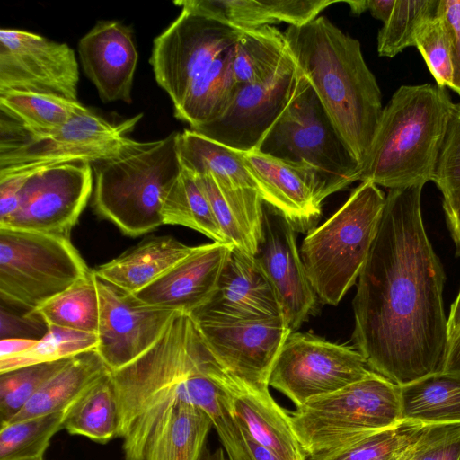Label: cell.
Masks as SVG:
<instances>
[{
  "label": "cell",
  "mask_w": 460,
  "mask_h": 460,
  "mask_svg": "<svg viewBox=\"0 0 460 460\" xmlns=\"http://www.w3.org/2000/svg\"><path fill=\"white\" fill-rule=\"evenodd\" d=\"M195 247L172 236H152L99 265L93 272L123 293L133 295L191 253Z\"/></svg>",
  "instance_id": "cell-26"
},
{
  "label": "cell",
  "mask_w": 460,
  "mask_h": 460,
  "mask_svg": "<svg viewBox=\"0 0 460 460\" xmlns=\"http://www.w3.org/2000/svg\"><path fill=\"white\" fill-rule=\"evenodd\" d=\"M196 176L227 243L255 256L265 206L258 190L220 182L209 173Z\"/></svg>",
  "instance_id": "cell-24"
},
{
  "label": "cell",
  "mask_w": 460,
  "mask_h": 460,
  "mask_svg": "<svg viewBox=\"0 0 460 460\" xmlns=\"http://www.w3.org/2000/svg\"><path fill=\"white\" fill-rule=\"evenodd\" d=\"M439 0H396L388 21L377 35L380 57L394 58L414 46L422 24L437 13Z\"/></svg>",
  "instance_id": "cell-40"
},
{
  "label": "cell",
  "mask_w": 460,
  "mask_h": 460,
  "mask_svg": "<svg viewBox=\"0 0 460 460\" xmlns=\"http://www.w3.org/2000/svg\"><path fill=\"white\" fill-rule=\"evenodd\" d=\"M431 181L443 197L460 190V102L452 104Z\"/></svg>",
  "instance_id": "cell-45"
},
{
  "label": "cell",
  "mask_w": 460,
  "mask_h": 460,
  "mask_svg": "<svg viewBox=\"0 0 460 460\" xmlns=\"http://www.w3.org/2000/svg\"><path fill=\"white\" fill-rule=\"evenodd\" d=\"M31 313L47 326L98 333L100 304L93 272Z\"/></svg>",
  "instance_id": "cell-36"
},
{
  "label": "cell",
  "mask_w": 460,
  "mask_h": 460,
  "mask_svg": "<svg viewBox=\"0 0 460 460\" xmlns=\"http://www.w3.org/2000/svg\"><path fill=\"white\" fill-rule=\"evenodd\" d=\"M402 454H403V453H402ZM398 460H407V459L403 458V457H402V455Z\"/></svg>",
  "instance_id": "cell-56"
},
{
  "label": "cell",
  "mask_w": 460,
  "mask_h": 460,
  "mask_svg": "<svg viewBox=\"0 0 460 460\" xmlns=\"http://www.w3.org/2000/svg\"><path fill=\"white\" fill-rule=\"evenodd\" d=\"M78 53L102 102H131L138 54L130 28L118 21H100L79 40Z\"/></svg>",
  "instance_id": "cell-21"
},
{
  "label": "cell",
  "mask_w": 460,
  "mask_h": 460,
  "mask_svg": "<svg viewBox=\"0 0 460 460\" xmlns=\"http://www.w3.org/2000/svg\"><path fill=\"white\" fill-rule=\"evenodd\" d=\"M307 460H318L404 421L400 386L372 371L289 411Z\"/></svg>",
  "instance_id": "cell-6"
},
{
  "label": "cell",
  "mask_w": 460,
  "mask_h": 460,
  "mask_svg": "<svg viewBox=\"0 0 460 460\" xmlns=\"http://www.w3.org/2000/svg\"><path fill=\"white\" fill-rule=\"evenodd\" d=\"M232 246L218 242L196 246L154 282L130 296L145 305L193 314L216 295Z\"/></svg>",
  "instance_id": "cell-20"
},
{
  "label": "cell",
  "mask_w": 460,
  "mask_h": 460,
  "mask_svg": "<svg viewBox=\"0 0 460 460\" xmlns=\"http://www.w3.org/2000/svg\"><path fill=\"white\" fill-rule=\"evenodd\" d=\"M396 0H367L371 15L385 23L392 14Z\"/></svg>",
  "instance_id": "cell-51"
},
{
  "label": "cell",
  "mask_w": 460,
  "mask_h": 460,
  "mask_svg": "<svg viewBox=\"0 0 460 460\" xmlns=\"http://www.w3.org/2000/svg\"><path fill=\"white\" fill-rule=\"evenodd\" d=\"M230 409L243 431L282 460H307L294 432L289 412L269 388L247 385L226 369L220 377Z\"/></svg>",
  "instance_id": "cell-22"
},
{
  "label": "cell",
  "mask_w": 460,
  "mask_h": 460,
  "mask_svg": "<svg viewBox=\"0 0 460 460\" xmlns=\"http://www.w3.org/2000/svg\"><path fill=\"white\" fill-rule=\"evenodd\" d=\"M177 133L137 141L121 154L93 164L94 210L125 235L137 237L164 225L163 203L181 171Z\"/></svg>",
  "instance_id": "cell-5"
},
{
  "label": "cell",
  "mask_w": 460,
  "mask_h": 460,
  "mask_svg": "<svg viewBox=\"0 0 460 460\" xmlns=\"http://www.w3.org/2000/svg\"><path fill=\"white\" fill-rule=\"evenodd\" d=\"M91 273L70 238L0 228V296L5 303L32 312Z\"/></svg>",
  "instance_id": "cell-9"
},
{
  "label": "cell",
  "mask_w": 460,
  "mask_h": 460,
  "mask_svg": "<svg viewBox=\"0 0 460 460\" xmlns=\"http://www.w3.org/2000/svg\"><path fill=\"white\" fill-rule=\"evenodd\" d=\"M385 195L362 181L345 203L307 232L300 255L307 279L323 304L337 305L356 283L376 237Z\"/></svg>",
  "instance_id": "cell-7"
},
{
  "label": "cell",
  "mask_w": 460,
  "mask_h": 460,
  "mask_svg": "<svg viewBox=\"0 0 460 460\" xmlns=\"http://www.w3.org/2000/svg\"><path fill=\"white\" fill-rule=\"evenodd\" d=\"M95 283L100 304L96 350L112 372L146 352L180 312L142 305L96 276Z\"/></svg>",
  "instance_id": "cell-17"
},
{
  "label": "cell",
  "mask_w": 460,
  "mask_h": 460,
  "mask_svg": "<svg viewBox=\"0 0 460 460\" xmlns=\"http://www.w3.org/2000/svg\"><path fill=\"white\" fill-rule=\"evenodd\" d=\"M29 173L19 193L12 228L70 238L93 190L92 164L70 162L41 168H17Z\"/></svg>",
  "instance_id": "cell-13"
},
{
  "label": "cell",
  "mask_w": 460,
  "mask_h": 460,
  "mask_svg": "<svg viewBox=\"0 0 460 460\" xmlns=\"http://www.w3.org/2000/svg\"><path fill=\"white\" fill-rule=\"evenodd\" d=\"M79 69L66 43L18 29L0 31V92L31 91L78 100Z\"/></svg>",
  "instance_id": "cell-15"
},
{
  "label": "cell",
  "mask_w": 460,
  "mask_h": 460,
  "mask_svg": "<svg viewBox=\"0 0 460 460\" xmlns=\"http://www.w3.org/2000/svg\"><path fill=\"white\" fill-rule=\"evenodd\" d=\"M197 313L234 319L285 318L278 295L255 257L234 246L216 295Z\"/></svg>",
  "instance_id": "cell-23"
},
{
  "label": "cell",
  "mask_w": 460,
  "mask_h": 460,
  "mask_svg": "<svg viewBox=\"0 0 460 460\" xmlns=\"http://www.w3.org/2000/svg\"><path fill=\"white\" fill-rule=\"evenodd\" d=\"M176 142L182 168L196 175L209 173L226 184L257 190L239 151L193 129L178 132Z\"/></svg>",
  "instance_id": "cell-32"
},
{
  "label": "cell",
  "mask_w": 460,
  "mask_h": 460,
  "mask_svg": "<svg viewBox=\"0 0 460 460\" xmlns=\"http://www.w3.org/2000/svg\"><path fill=\"white\" fill-rule=\"evenodd\" d=\"M216 361L193 316L178 313L146 352L111 372L124 460H144L156 426L178 404L192 405L199 385Z\"/></svg>",
  "instance_id": "cell-2"
},
{
  "label": "cell",
  "mask_w": 460,
  "mask_h": 460,
  "mask_svg": "<svg viewBox=\"0 0 460 460\" xmlns=\"http://www.w3.org/2000/svg\"><path fill=\"white\" fill-rule=\"evenodd\" d=\"M212 428L210 418L201 408L178 404L153 431L144 460H199Z\"/></svg>",
  "instance_id": "cell-30"
},
{
  "label": "cell",
  "mask_w": 460,
  "mask_h": 460,
  "mask_svg": "<svg viewBox=\"0 0 460 460\" xmlns=\"http://www.w3.org/2000/svg\"><path fill=\"white\" fill-rule=\"evenodd\" d=\"M336 0H182L175 4L247 30L286 22L301 26L317 18Z\"/></svg>",
  "instance_id": "cell-25"
},
{
  "label": "cell",
  "mask_w": 460,
  "mask_h": 460,
  "mask_svg": "<svg viewBox=\"0 0 460 460\" xmlns=\"http://www.w3.org/2000/svg\"><path fill=\"white\" fill-rule=\"evenodd\" d=\"M296 232L286 217L265 204L262 236L254 257L272 284L292 332L312 314L317 297L305 273Z\"/></svg>",
  "instance_id": "cell-19"
},
{
  "label": "cell",
  "mask_w": 460,
  "mask_h": 460,
  "mask_svg": "<svg viewBox=\"0 0 460 460\" xmlns=\"http://www.w3.org/2000/svg\"><path fill=\"white\" fill-rule=\"evenodd\" d=\"M0 132L41 134L90 111L78 100L31 91L0 92Z\"/></svg>",
  "instance_id": "cell-27"
},
{
  "label": "cell",
  "mask_w": 460,
  "mask_h": 460,
  "mask_svg": "<svg viewBox=\"0 0 460 460\" xmlns=\"http://www.w3.org/2000/svg\"><path fill=\"white\" fill-rule=\"evenodd\" d=\"M142 116L112 123L90 110L46 133H1L0 170L110 159L137 144L128 135Z\"/></svg>",
  "instance_id": "cell-10"
},
{
  "label": "cell",
  "mask_w": 460,
  "mask_h": 460,
  "mask_svg": "<svg viewBox=\"0 0 460 460\" xmlns=\"http://www.w3.org/2000/svg\"><path fill=\"white\" fill-rule=\"evenodd\" d=\"M69 360L34 364L0 373L1 423L10 421L40 386Z\"/></svg>",
  "instance_id": "cell-41"
},
{
  "label": "cell",
  "mask_w": 460,
  "mask_h": 460,
  "mask_svg": "<svg viewBox=\"0 0 460 460\" xmlns=\"http://www.w3.org/2000/svg\"><path fill=\"white\" fill-rule=\"evenodd\" d=\"M283 33L297 67L360 165L384 107L359 41L324 16L301 26L290 25Z\"/></svg>",
  "instance_id": "cell-3"
},
{
  "label": "cell",
  "mask_w": 460,
  "mask_h": 460,
  "mask_svg": "<svg viewBox=\"0 0 460 460\" xmlns=\"http://www.w3.org/2000/svg\"><path fill=\"white\" fill-rule=\"evenodd\" d=\"M38 340L26 338H7L0 341V358L22 354L37 343Z\"/></svg>",
  "instance_id": "cell-49"
},
{
  "label": "cell",
  "mask_w": 460,
  "mask_h": 460,
  "mask_svg": "<svg viewBox=\"0 0 460 460\" xmlns=\"http://www.w3.org/2000/svg\"><path fill=\"white\" fill-rule=\"evenodd\" d=\"M243 434L245 436L253 460H282L274 453L255 442L247 434L244 432Z\"/></svg>",
  "instance_id": "cell-53"
},
{
  "label": "cell",
  "mask_w": 460,
  "mask_h": 460,
  "mask_svg": "<svg viewBox=\"0 0 460 460\" xmlns=\"http://www.w3.org/2000/svg\"><path fill=\"white\" fill-rule=\"evenodd\" d=\"M1 339L26 338L31 339L28 333H33L40 330V322L38 316L27 313L22 317H18L2 307L1 312Z\"/></svg>",
  "instance_id": "cell-47"
},
{
  "label": "cell",
  "mask_w": 460,
  "mask_h": 460,
  "mask_svg": "<svg viewBox=\"0 0 460 460\" xmlns=\"http://www.w3.org/2000/svg\"><path fill=\"white\" fill-rule=\"evenodd\" d=\"M199 460H229L225 449L217 447L214 451L205 447Z\"/></svg>",
  "instance_id": "cell-54"
},
{
  "label": "cell",
  "mask_w": 460,
  "mask_h": 460,
  "mask_svg": "<svg viewBox=\"0 0 460 460\" xmlns=\"http://www.w3.org/2000/svg\"><path fill=\"white\" fill-rule=\"evenodd\" d=\"M423 187L388 190L353 299L354 347L399 386L443 372L449 345L446 274L425 230Z\"/></svg>",
  "instance_id": "cell-1"
},
{
  "label": "cell",
  "mask_w": 460,
  "mask_h": 460,
  "mask_svg": "<svg viewBox=\"0 0 460 460\" xmlns=\"http://www.w3.org/2000/svg\"><path fill=\"white\" fill-rule=\"evenodd\" d=\"M297 77L293 58L265 82L239 84L223 115L193 130L239 152L256 150L289 103Z\"/></svg>",
  "instance_id": "cell-16"
},
{
  "label": "cell",
  "mask_w": 460,
  "mask_h": 460,
  "mask_svg": "<svg viewBox=\"0 0 460 460\" xmlns=\"http://www.w3.org/2000/svg\"><path fill=\"white\" fill-rule=\"evenodd\" d=\"M220 364L247 385L268 389L280 350L291 333L284 317L234 319L191 314Z\"/></svg>",
  "instance_id": "cell-14"
},
{
  "label": "cell",
  "mask_w": 460,
  "mask_h": 460,
  "mask_svg": "<svg viewBox=\"0 0 460 460\" xmlns=\"http://www.w3.org/2000/svg\"><path fill=\"white\" fill-rule=\"evenodd\" d=\"M402 457L407 460H460V423L425 425Z\"/></svg>",
  "instance_id": "cell-44"
},
{
  "label": "cell",
  "mask_w": 460,
  "mask_h": 460,
  "mask_svg": "<svg viewBox=\"0 0 460 460\" xmlns=\"http://www.w3.org/2000/svg\"><path fill=\"white\" fill-rule=\"evenodd\" d=\"M442 207L448 229L456 244V254L460 256V190L443 197Z\"/></svg>",
  "instance_id": "cell-48"
},
{
  "label": "cell",
  "mask_w": 460,
  "mask_h": 460,
  "mask_svg": "<svg viewBox=\"0 0 460 460\" xmlns=\"http://www.w3.org/2000/svg\"><path fill=\"white\" fill-rule=\"evenodd\" d=\"M241 32L220 20L182 7L180 15L154 40L149 59L157 84L174 107L194 79L232 48Z\"/></svg>",
  "instance_id": "cell-12"
},
{
  "label": "cell",
  "mask_w": 460,
  "mask_h": 460,
  "mask_svg": "<svg viewBox=\"0 0 460 460\" xmlns=\"http://www.w3.org/2000/svg\"><path fill=\"white\" fill-rule=\"evenodd\" d=\"M71 405L61 411L1 423L0 460H36L43 456L52 437L64 429Z\"/></svg>",
  "instance_id": "cell-37"
},
{
  "label": "cell",
  "mask_w": 460,
  "mask_h": 460,
  "mask_svg": "<svg viewBox=\"0 0 460 460\" xmlns=\"http://www.w3.org/2000/svg\"><path fill=\"white\" fill-rule=\"evenodd\" d=\"M162 217L164 225L186 226L227 243L197 176L182 167L164 200Z\"/></svg>",
  "instance_id": "cell-35"
},
{
  "label": "cell",
  "mask_w": 460,
  "mask_h": 460,
  "mask_svg": "<svg viewBox=\"0 0 460 460\" xmlns=\"http://www.w3.org/2000/svg\"><path fill=\"white\" fill-rule=\"evenodd\" d=\"M447 326L448 341H450L460 329V290L451 305L449 315L447 319Z\"/></svg>",
  "instance_id": "cell-52"
},
{
  "label": "cell",
  "mask_w": 460,
  "mask_h": 460,
  "mask_svg": "<svg viewBox=\"0 0 460 460\" xmlns=\"http://www.w3.org/2000/svg\"><path fill=\"white\" fill-rule=\"evenodd\" d=\"M415 47L421 54L436 84L454 90V71L447 29L441 15L428 19L420 27Z\"/></svg>",
  "instance_id": "cell-43"
},
{
  "label": "cell",
  "mask_w": 460,
  "mask_h": 460,
  "mask_svg": "<svg viewBox=\"0 0 460 460\" xmlns=\"http://www.w3.org/2000/svg\"><path fill=\"white\" fill-rule=\"evenodd\" d=\"M98 335L57 326H48L46 333L31 349L9 358H0V373L22 367L71 358L94 350Z\"/></svg>",
  "instance_id": "cell-39"
},
{
  "label": "cell",
  "mask_w": 460,
  "mask_h": 460,
  "mask_svg": "<svg viewBox=\"0 0 460 460\" xmlns=\"http://www.w3.org/2000/svg\"><path fill=\"white\" fill-rule=\"evenodd\" d=\"M256 150L314 168L330 195L359 181L358 162L299 68L289 103Z\"/></svg>",
  "instance_id": "cell-8"
},
{
  "label": "cell",
  "mask_w": 460,
  "mask_h": 460,
  "mask_svg": "<svg viewBox=\"0 0 460 460\" xmlns=\"http://www.w3.org/2000/svg\"><path fill=\"white\" fill-rule=\"evenodd\" d=\"M226 368L220 366L198 395L195 406L210 418L229 460H253L245 436L233 414L220 377Z\"/></svg>",
  "instance_id": "cell-38"
},
{
  "label": "cell",
  "mask_w": 460,
  "mask_h": 460,
  "mask_svg": "<svg viewBox=\"0 0 460 460\" xmlns=\"http://www.w3.org/2000/svg\"><path fill=\"white\" fill-rule=\"evenodd\" d=\"M234 46L194 79L181 103L174 107L175 117L191 129L217 120L231 105L239 86L233 70Z\"/></svg>",
  "instance_id": "cell-29"
},
{
  "label": "cell",
  "mask_w": 460,
  "mask_h": 460,
  "mask_svg": "<svg viewBox=\"0 0 460 460\" xmlns=\"http://www.w3.org/2000/svg\"><path fill=\"white\" fill-rule=\"evenodd\" d=\"M110 372L96 349L78 354L45 382L8 422L64 411Z\"/></svg>",
  "instance_id": "cell-28"
},
{
  "label": "cell",
  "mask_w": 460,
  "mask_h": 460,
  "mask_svg": "<svg viewBox=\"0 0 460 460\" xmlns=\"http://www.w3.org/2000/svg\"><path fill=\"white\" fill-rule=\"evenodd\" d=\"M443 372L460 374V329L449 341Z\"/></svg>",
  "instance_id": "cell-50"
},
{
  "label": "cell",
  "mask_w": 460,
  "mask_h": 460,
  "mask_svg": "<svg viewBox=\"0 0 460 460\" xmlns=\"http://www.w3.org/2000/svg\"><path fill=\"white\" fill-rule=\"evenodd\" d=\"M36 460H44V457H43V456H41V457H40V458H38V459H36Z\"/></svg>",
  "instance_id": "cell-57"
},
{
  "label": "cell",
  "mask_w": 460,
  "mask_h": 460,
  "mask_svg": "<svg viewBox=\"0 0 460 460\" xmlns=\"http://www.w3.org/2000/svg\"><path fill=\"white\" fill-rule=\"evenodd\" d=\"M400 390L404 420L424 426L460 423V374L437 373Z\"/></svg>",
  "instance_id": "cell-31"
},
{
  "label": "cell",
  "mask_w": 460,
  "mask_h": 460,
  "mask_svg": "<svg viewBox=\"0 0 460 460\" xmlns=\"http://www.w3.org/2000/svg\"><path fill=\"white\" fill-rule=\"evenodd\" d=\"M292 59L284 33L277 28L242 30L234 46V75L238 84L265 82Z\"/></svg>",
  "instance_id": "cell-33"
},
{
  "label": "cell",
  "mask_w": 460,
  "mask_h": 460,
  "mask_svg": "<svg viewBox=\"0 0 460 460\" xmlns=\"http://www.w3.org/2000/svg\"><path fill=\"white\" fill-rule=\"evenodd\" d=\"M372 371L354 346L291 332L275 361L269 385L298 407L358 382Z\"/></svg>",
  "instance_id": "cell-11"
},
{
  "label": "cell",
  "mask_w": 460,
  "mask_h": 460,
  "mask_svg": "<svg viewBox=\"0 0 460 460\" xmlns=\"http://www.w3.org/2000/svg\"><path fill=\"white\" fill-rule=\"evenodd\" d=\"M452 104L447 88L401 85L383 109L359 181L388 190L430 181Z\"/></svg>",
  "instance_id": "cell-4"
},
{
  "label": "cell",
  "mask_w": 460,
  "mask_h": 460,
  "mask_svg": "<svg viewBox=\"0 0 460 460\" xmlns=\"http://www.w3.org/2000/svg\"><path fill=\"white\" fill-rule=\"evenodd\" d=\"M264 203L286 217L297 232L314 227L322 203L330 196L319 172L304 163H294L258 150L240 152Z\"/></svg>",
  "instance_id": "cell-18"
},
{
  "label": "cell",
  "mask_w": 460,
  "mask_h": 460,
  "mask_svg": "<svg viewBox=\"0 0 460 460\" xmlns=\"http://www.w3.org/2000/svg\"><path fill=\"white\" fill-rule=\"evenodd\" d=\"M119 414L111 372L89 387L70 407L64 429L101 444L118 438Z\"/></svg>",
  "instance_id": "cell-34"
},
{
  "label": "cell",
  "mask_w": 460,
  "mask_h": 460,
  "mask_svg": "<svg viewBox=\"0 0 460 460\" xmlns=\"http://www.w3.org/2000/svg\"><path fill=\"white\" fill-rule=\"evenodd\" d=\"M343 2L349 5L351 13L355 15H359L367 10V0Z\"/></svg>",
  "instance_id": "cell-55"
},
{
  "label": "cell",
  "mask_w": 460,
  "mask_h": 460,
  "mask_svg": "<svg viewBox=\"0 0 460 460\" xmlns=\"http://www.w3.org/2000/svg\"><path fill=\"white\" fill-rule=\"evenodd\" d=\"M423 427L404 420L318 460H398Z\"/></svg>",
  "instance_id": "cell-42"
},
{
  "label": "cell",
  "mask_w": 460,
  "mask_h": 460,
  "mask_svg": "<svg viewBox=\"0 0 460 460\" xmlns=\"http://www.w3.org/2000/svg\"><path fill=\"white\" fill-rule=\"evenodd\" d=\"M437 13L445 21L451 48L454 92L460 95V0H439Z\"/></svg>",
  "instance_id": "cell-46"
}]
</instances>
